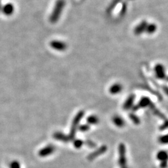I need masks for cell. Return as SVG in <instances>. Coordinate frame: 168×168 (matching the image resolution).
<instances>
[{"mask_svg":"<svg viewBox=\"0 0 168 168\" xmlns=\"http://www.w3.org/2000/svg\"><path fill=\"white\" fill-rule=\"evenodd\" d=\"M53 138L58 141H62L63 143H68L70 141L69 136H67L64 133L61 132H56L53 134Z\"/></svg>","mask_w":168,"mask_h":168,"instance_id":"cell-8","label":"cell"},{"mask_svg":"<svg viewBox=\"0 0 168 168\" xmlns=\"http://www.w3.org/2000/svg\"><path fill=\"white\" fill-rule=\"evenodd\" d=\"M107 149V148L106 146L103 145L101 147H100L98 149H97L96 151H95L94 153H91L89 156H88V159L90 160H92L94 159H95V158H97L98 156L102 154L103 153H104Z\"/></svg>","mask_w":168,"mask_h":168,"instance_id":"cell-10","label":"cell"},{"mask_svg":"<svg viewBox=\"0 0 168 168\" xmlns=\"http://www.w3.org/2000/svg\"><path fill=\"white\" fill-rule=\"evenodd\" d=\"M74 141H73V144H74V146L75 148H77V149H80L82 145H83V141L80 139H76V140H73Z\"/></svg>","mask_w":168,"mask_h":168,"instance_id":"cell-18","label":"cell"},{"mask_svg":"<svg viewBox=\"0 0 168 168\" xmlns=\"http://www.w3.org/2000/svg\"><path fill=\"white\" fill-rule=\"evenodd\" d=\"M84 115H85V111H84L83 110H80L76 114V115L74 118L72 123V125H71L70 133L69 135L70 140H73L75 139L77 130L78 129L79 127V123L81 120L84 116Z\"/></svg>","mask_w":168,"mask_h":168,"instance_id":"cell-1","label":"cell"},{"mask_svg":"<svg viewBox=\"0 0 168 168\" xmlns=\"http://www.w3.org/2000/svg\"><path fill=\"white\" fill-rule=\"evenodd\" d=\"M149 108L151 109V110L153 112V113L155 116H156L157 117L159 118L160 119L162 120L163 121H164V120H166L167 119V117L162 112H161L160 110H159L158 108H156L155 105L153 102H151V103L149 106Z\"/></svg>","mask_w":168,"mask_h":168,"instance_id":"cell-9","label":"cell"},{"mask_svg":"<svg viewBox=\"0 0 168 168\" xmlns=\"http://www.w3.org/2000/svg\"><path fill=\"white\" fill-rule=\"evenodd\" d=\"M167 128H168V119L167 118L166 120L164 121L163 123L161 125H160L159 129L160 131H164Z\"/></svg>","mask_w":168,"mask_h":168,"instance_id":"cell-19","label":"cell"},{"mask_svg":"<svg viewBox=\"0 0 168 168\" xmlns=\"http://www.w3.org/2000/svg\"><path fill=\"white\" fill-rule=\"evenodd\" d=\"M86 144L90 148H94L96 147V144L91 140H87L86 142Z\"/></svg>","mask_w":168,"mask_h":168,"instance_id":"cell-21","label":"cell"},{"mask_svg":"<svg viewBox=\"0 0 168 168\" xmlns=\"http://www.w3.org/2000/svg\"><path fill=\"white\" fill-rule=\"evenodd\" d=\"M123 90V86L120 83H116L112 85L109 89V92L112 95H116L120 94Z\"/></svg>","mask_w":168,"mask_h":168,"instance_id":"cell-12","label":"cell"},{"mask_svg":"<svg viewBox=\"0 0 168 168\" xmlns=\"http://www.w3.org/2000/svg\"><path fill=\"white\" fill-rule=\"evenodd\" d=\"M50 45L52 48L59 51H64L67 49V45L64 42L59 40H53L51 42Z\"/></svg>","mask_w":168,"mask_h":168,"instance_id":"cell-7","label":"cell"},{"mask_svg":"<svg viewBox=\"0 0 168 168\" xmlns=\"http://www.w3.org/2000/svg\"><path fill=\"white\" fill-rule=\"evenodd\" d=\"M118 151H119V164L121 166H124L127 162L125 157V152H126V148L125 145L123 143H120L118 146Z\"/></svg>","mask_w":168,"mask_h":168,"instance_id":"cell-5","label":"cell"},{"mask_svg":"<svg viewBox=\"0 0 168 168\" xmlns=\"http://www.w3.org/2000/svg\"><path fill=\"white\" fill-rule=\"evenodd\" d=\"M151 102H152L149 97H143L140 99V100L139 101V102L136 105H135V106L133 107V108H132V111L133 112H135V111L139 110L141 108H145L149 107V106L150 105Z\"/></svg>","mask_w":168,"mask_h":168,"instance_id":"cell-2","label":"cell"},{"mask_svg":"<svg viewBox=\"0 0 168 168\" xmlns=\"http://www.w3.org/2000/svg\"><path fill=\"white\" fill-rule=\"evenodd\" d=\"M158 159L162 161H167L168 159V153L165 151H160L156 155Z\"/></svg>","mask_w":168,"mask_h":168,"instance_id":"cell-14","label":"cell"},{"mask_svg":"<svg viewBox=\"0 0 168 168\" xmlns=\"http://www.w3.org/2000/svg\"><path fill=\"white\" fill-rule=\"evenodd\" d=\"M154 74L157 78L159 80H164L166 77L165 68L163 65L158 64L154 67Z\"/></svg>","mask_w":168,"mask_h":168,"instance_id":"cell-3","label":"cell"},{"mask_svg":"<svg viewBox=\"0 0 168 168\" xmlns=\"http://www.w3.org/2000/svg\"><path fill=\"white\" fill-rule=\"evenodd\" d=\"M99 118L98 116H97L96 115H90L87 117V124H97L99 123Z\"/></svg>","mask_w":168,"mask_h":168,"instance_id":"cell-13","label":"cell"},{"mask_svg":"<svg viewBox=\"0 0 168 168\" xmlns=\"http://www.w3.org/2000/svg\"><path fill=\"white\" fill-rule=\"evenodd\" d=\"M161 89L162 90V91L164 92V93L168 96V86H166V85H162L161 86Z\"/></svg>","mask_w":168,"mask_h":168,"instance_id":"cell-22","label":"cell"},{"mask_svg":"<svg viewBox=\"0 0 168 168\" xmlns=\"http://www.w3.org/2000/svg\"><path fill=\"white\" fill-rule=\"evenodd\" d=\"M135 94H132L130 96L128 97V98L126 99L125 102H124L123 105V108L124 110H130L133 108L135 100Z\"/></svg>","mask_w":168,"mask_h":168,"instance_id":"cell-6","label":"cell"},{"mask_svg":"<svg viewBox=\"0 0 168 168\" xmlns=\"http://www.w3.org/2000/svg\"><path fill=\"white\" fill-rule=\"evenodd\" d=\"M10 168H21L19 162L17 161H13L10 164Z\"/></svg>","mask_w":168,"mask_h":168,"instance_id":"cell-20","label":"cell"},{"mask_svg":"<svg viewBox=\"0 0 168 168\" xmlns=\"http://www.w3.org/2000/svg\"><path fill=\"white\" fill-rule=\"evenodd\" d=\"M129 118L132 120V121L136 125H138L141 123V120L140 118L134 113H130L129 114Z\"/></svg>","mask_w":168,"mask_h":168,"instance_id":"cell-15","label":"cell"},{"mask_svg":"<svg viewBox=\"0 0 168 168\" xmlns=\"http://www.w3.org/2000/svg\"><path fill=\"white\" fill-rule=\"evenodd\" d=\"M158 141L159 143L162 145L168 144V135H164L160 136L158 138Z\"/></svg>","mask_w":168,"mask_h":168,"instance_id":"cell-17","label":"cell"},{"mask_svg":"<svg viewBox=\"0 0 168 168\" xmlns=\"http://www.w3.org/2000/svg\"><path fill=\"white\" fill-rule=\"evenodd\" d=\"M90 127L89 124H83L79 125L78 130L82 133H85L88 132L90 130Z\"/></svg>","mask_w":168,"mask_h":168,"instance_id":"cell-16","label":"cell"},{"mask_svg":"<svg viewBox=\"0 0 168 168\" xmlns=\"http://www.w3.org/2000/svg\"><path fill=\"white\" fill-rule=\"evenodd\" d=\"M55 151H56L55 146L52 145H49L45 146L44 148H42L39 151V156L42 158H45L54 153Z\"/></svg>","mask_w":168,"mask_h":168,"instance_id":"cell-4","label":"cell"},{"mask_svg":"<svg viewBox=\"0 0 168 168\" xmlns=\"http://www.w3.org/2000/svg\"><path fill=\"white\" fill-rule=\"evenodd\" d=\"M166 82H168V76H166V78L164 79Z\"/></svg>","mask_w":168,"mask_h":168,"instance_id":"cell-23","label":"cell"},{"mask_svg":"<svg viewBox=\"0 0 168 168\" xmlns=\"http://www.w3.org/2000/svg\"><path fill=\"white\" fill-rule=\"evenodd\" d=\"M113 124L118 128H123L125 125V121L120 116L115 115L112 118Z\"/></svg>","mask_w":168,"mask_h":168,"instance_id":"cell-11","label":"cell"}]
</instances>
